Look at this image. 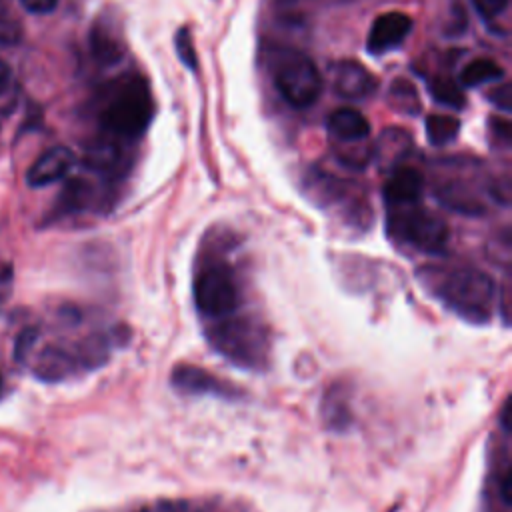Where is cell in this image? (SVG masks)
<instances>
[{"label":"cell","instance_id":"cb8c5ba5","mask_svg":"<svg viewBox=\"0 0 512 512\" xmlns=\"http://www.w3.org/2000/svg\"><path fill=\"white\" fill-rule=\"evenodd\" d=\"M510 490H512V472H510V468H506L504 474H502V482H500V494H502L504 506H510V504H512Z\"/></svg>","mask_w":512,"mask_h":512},{"label":"cell","instance_id":"ba28073f","mask_svg":"<svg viewBox=\"0 0 512 512\" xmlns=\"http://www.w3.org/2000/svg\"><path fill=\"white\" fill-rule=\"evenodd\" d=\"M332 86L338 96L362 100L378 90L376 76L356 60H340L332 64Z\"/></svg>","mask_w":512,"mask_h":512},{"label":"cell","instance_id":"7c38bea8","mask_svg":"<svg viewBox=\"0 0 512 512\" xmlns=\"http://www.w3.org/2000/svg\"><path fill=\"white\" fill-rule=\"evenodd\" d=\"M422 190H424L422 174L412 166H400V168H394V172L388 176L384 184V198L388 206L416 204L422 198Z\"/></svg>","mask_w":512,"mask_h":512},{"label":"cell","instance_id":"52a82bcc","mask_svg":"<svg viewBox=\"0 0 512 512\" xmlns=\"http://www.w3.org/2000/svg\"><path fill=\"white\" fill-rule=\"evenodd\" d=\"M414 22L408 14L404 12H384L374 18L368 38H366V48L370 54H384L394 48H398L410 34Z\"/></svg>","mask_w":512,"mask_h":512},{"label":"cell","instance_id":"d6986e66","mask_svg":"<svg viewBox=\"0 0 512 512\" xmlns=\"http://www.w3.org/2000/svg\"><path fill=\"white\" fill-rule=\"evenodd\" d=\"M22 38V24L8 2L0 0V46H12Z\"/></svg>","mask_w":512,"mask_h":512},{"label":"cell","instance_id":"277c9868","mask_svg":"<svg viewBox=\"0 0 512 512\" xmlns=\"http://www.w3.org/2000/svg\"><path fill=\"white\" fill-rule=\"evenodd\" d=\"M270 72L276 90L294 108L312 106L322 92L320 72L304 52L280 50L270 64Z\"/></svg>","mask_w":512,"mask_h":512},{"label":"cell","instance_id":"44dd1931","mask_svg":"<svg viewBox=\"0 0 512 512\" xmlns=\"http://www.w3.org/2000/svg\"><path fill=\"white\" fill-rule=\"evenodd\" d=\"M472 2H474V8L478 10V14L486 20L500 16L508 6V0H472Z\"/></svg>","mask_w":512,"mask_h":512},{"label":"cell","instance_id":"4fadbf2b","mask_svg":"<svg viewBox=\"0 0 512 512\" xmlns=\"http://www.w3.org/2000/svg\"><path fill=\"white\" fill-rule=\"evenodd\" d=\"M328 132L338 142H362L370 134V122L356 108H338L328 116Z\"/></svg>","mask_w":512,"mask_h":512},{"label":"cell","instance_id":"7a4b0ae2","mask_svg":"<svg viewBox=\"0 0 512 512\" xmlns=\"http://www.w3.org/2000/svg\"><path fill=\"white\" fill-rule=\"evenodd\" d=\"M154 118V100L146 78L126 74L108 86L100 104V126L120 142L138 140Z\"/></svg>","mask_w":512,"mask_h":512},{"label":"cell","instance_id":"9a60e30c","mask_svg":"<svg viewBox=\"0 0 512 512\" xmlns=\"http://www.w3.org/2000/svg\"><path fill=\"white\" fill-rule=\"evenodd\" d=\"M500 78H504V70L492 58H476L460 72V84L466 88H474L484 82H492Z\"/></svg>","mask_w":512,"mask_h":512},{"label":"cell","instance_id":"9c48e42d","mask_svg":"<svg viewBox=\"0 0 512 512\" xmlns=\"http://www.w3.org/2000/svg\"><path fill=\"white\" fill-rule=\"evenodd\" d=\"M90 50L96 62L102 66H112L120 62L126 54V44L122 36V26L114 16L102 14L90 32Z\"/></svg>","mask_w":512,"mask_h":512},{"label":"cell","instance_id":"d4e9b609","mask_svg":"<svg viewBox=\"0 0 512 512\" xmlns=\"http://www.w3.org/2000/svg\"><path fill=\"white\" fill-rule=\"evenodd\" d=\"M10 86V68L4 60H0V94H4Z\"/></svg>","mask_w":512,"mask_h":512},{"label":"cell","instance_id":"5b68a950","mask_svg":"<svg viewBox=\"0 0 512 512\" xmlns=\"http://www.w3.org/2000/svg\"><path fill=\"white\" fill-rule=\"evenodd\" d=\"M196 310L212 320H222L234 314L240 306V288L234 272L224 264H206L194 278Z\"/></svg>","mask_w":512,"mask_h":512},{"label":"cell","instance_id":"2e32d148","mask_svg":"<svg viewBox=\"0 0 512 512\" xmlns=\"http://www.w3.org/2000/svg\"><path fill=\"white\" fill-rule=\"evenodd\" d=\"M460 132V120L450 114H430L426 118V138L432 146H444L456 140Z\"/></svg>","mask_w":512,"mask_h":512},{"label":"cell","instance_id":"603a6c76","mask_svg":"<svg viewBox=\"0 0 512 512\" xmlns=\"http://www.w3.org/2000/svg\"><path fill=\"white\" fill-rule=\"evenodd\" d=\"M20 4L34 14H46L56 8L58 0H20Z\"/></svg>","mask_w":512,"mask_h":512},{"label":"cell","instance_id":"484cf974","mask_svg":"<svg viewBox=\"0 0 512 512\" xmlns=\"http://www.w3.org/2000/svg\"><path fill=\"white\" fill-rule=\"evenodd\" d=\"M510 410H512V408H510V402H506V404L502 406V414H500V424H502V428H504L506 432L510 430V424H512V422H510Z\"/></svg>","mask_w":512,"mask_h":512},{"label":"cell","instance_id":"8fae6325","mask_svg":"<svg viewBox=\"0 0 512 512\" xmlns=\"http://www.w3.org/2000/svg\"><path fill=\"white\" fill-rule=\"evenodd\" d=\"M74 154L66 146H54L40 154L34 164L26 172V182L34 188L48 186L60 178H64L74 166Z\"/></svg>","mask_w":512,"mask_h":512},{"label":"cell","instance_id":"7402d4cb","mask_svg":"<svg viewBox=\"0 0 512 512\" xmlns=\"http://www.w3.org/2000/svg\"><path fill=\"white\" fill-rule=\"evenodd\" d=\"M510 84L504 80V82H500L494 90H490L488 92V100L492 102V104H496V108H500V110H504V112H510V108H512V104H510Z\"/></svg>","mask_w":512,"mask_h":512},{"label":"cell","instance_id":"5bb4252c","mask_svg":"<svg viewBox=\"0 0 512 512\" xmlns=\"http://www.w3.org/2000/svg\"><path fill=\"white\" fill-rule=\"evenodd\" d=\"M174 384H178L182 390H190V392H200V390H208L220 396H226V384L218 382L212 374H206L204 370L198 368H190V366H180L174 370Z\"/></svg>","mask_w":512,"mask_h":512},{"label":"cell","instance_id":"ac0fdd59","mask_svg":"<svg viewBox=\"0 0 512 512\" xmlns=\"http://www.w3.org/2000/svg\"><path fill=\"white\" fill-rule=\"evenodd\" d=\"M388 100H390V106L402 114L414 116L420 112V96H418L416 88L404 78H396L392 82Z\"/></svg>","mask_w":512,"mask_h":512},{"label":"cell","instance_id":"83f0119b","mask_svg":"<svg viewBox=\"0 0 512 512\" xmlns=\"http://www.w3.org/2000/svg\"><path fill=\"white\" fill-rule=\"evenodd\" d=\"M284 2H294V0H284Z\"/></svg>","mask_w":512,"mask_h":512},{"label":"cell","instance_id":"3957f363","mask_svg":"<svg viewBox=\"0 0 512 512\" xmlns=\"http://www.w3.org/2000/svg\"><path fill=\"white\" fill-rule=\"evenodd\" d=\"M388 228L402 244L426 254H444L450 240L448 224L420 202L388 206Z\"/></svg>","mask_w":512,"mask_h":512},{"label":"cell","instance_id":"ffe728a7","mask_svg":"<svg viewBox=\"0 0 512 512\" xmlns=\"http://www.w3.org/2000/svg\"><path fill=\"white\" fill-rule=\"evenodd\" d=\"M174 46H176V54L178 58L182 60V64L196 72L198 68V58H196V50H194V42H192V36H190V30L188 28H180L174 36Z\"/></svg>","mask_w":512,"mask_h":512},{"label":"cell","instance_id":"8992f818","mask_svg":"<svg viewBox=\"0 0 512 512\" xmlns=\"http://www.w3.org/2000/svg\"><path fill=\"white\" fill-rule=\"evenodd\" d=\"M212 344L226 356L234 358L238 364L256 360V330L240 320H230L226 324H218L210 334Z\"/></svg>","mask_w":512,"mask_h":512},{"label":"cell","instance_id":"4316f807","mask_svg":"<svg viewBox=\"0 0 512 512\" xmlns=\"http://www.w3.org/2000/svg\"><path fill=\"white\" fill-rule=\"evenodd\" d=\"M0 392H2V374H0Z\"/></svg>","mask_w":512,"mask_h":512},{"label":"cell","instance_id":"30bf717a","mask_svg":"<svg viewBox=\"0 0 512 512\" xmlns=\"http://www.w3.org/2000/svg\"><path fill=\"white\" fill-rule=\"evenodd\" d=\"M84 164L92 172L112 178V176H120L126 172L128 156H126V150L122 148L120 140H116L112 136H104L86 146Z\"/></svg>","mask_w":512,"mask_h":512},{"label":"cell","instance_id":"e0dca14e","mask_svg":"<svg viewBox=\"0 0 512 512\" xmlns=\"http://www.w3.org/2000/svg\"><path fill=\"white\" fill-rule=\"evenodd\" d=\"M428 90H430L432 98L442 106H448V108H454V110H462L466 106L464 92H462L460 84L454 82L452 78L436 76L434 80L428 82Z\"/></svg>","mask_w":512,"mask_h":512},{"label":"cell","instance_id":"6da1fadb","mask_svg":"<svg viewBox=\"0 0 512 512\" xmlns=\"http://www.w3.org/2000/svg\"><path fill=\"white\" fill-rule=\"evenodd\" d=\"M418 276L430 294L460 318L474 324L492 318L496 288L486 272L474 266H426Z\"/></svg>","mask_w":512,"mask_h":512}]
</instances>
